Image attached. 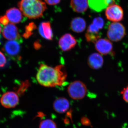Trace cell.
<instances>
[{"label": "cell", "mask_w": 128, "mask_h": 128, "mask_svg": "<svg viewBox=\"0 0 128 128\" xmlns=\"http://www.w3.org/2000/svg\"><path fill=\"white\" fill-rule=\"evenodd\" d=\"M114 0H88V6L94 11L100 12L114 4Z\"/></svg>", "instance_id": "obj_10"}, {"label": "cell", "mask_w": 128, "mask_h": 128, "mask_svg": "<svg viewBox=\"0 0 128 128\" xmlns=\"http://www.w3.org/2000/svg\"><path fill=\"white\" fill-rule=\"evenodd\" d=\"M38 32L42 37L48 40H51L53 38V34L50 22H43L38 28Z\"/></svg>", "instance_id": "obj_15"}, {"label": "cell", "mask_w": 128, "mask_h": 128, "mask_svg": "<svg viewBox=\"0 0 128 128\" xmlns=\"http://www.w3.org/2000/svg\"><path fill=\"white\" fill-rule=\"evenodd\" d=\"M53 106L54 109L57 112L64 113L68 110L70 102L64 98H59L54 101Z\"/></svg>", "instance_id": "obj_16"}, {"label": "cell", "mask_w": 128, "mask_h": 128, "mask_svg": "<svg viewBox=\"0 0 128 128\" xmlns=\"http://www.w3.org/2000/svg\"><path fill=\"white\" fill-rule=\"evenodd\" d=\"M69 96L74 100H80L84 97L87 92L86 86L83 82L77 80L70 83L68 88Z\"/></svg>", "instance_id": "obj_4"}, {"label": "cell", "mask_w": 128, "mask_h": 128, "mask_svg": "<svg viewBox=\"0 0 128 128\" xmlns=\"http://www.w3.org/2000/svg\"><path fill=\"white\" fill-rule=\"evenodd\" d=\"M6 58L3 53L0 51V68H2L6 65Z\"/></svg>", "instance_id": "obj_21"}, {"label": "cell", "mask_w": 128, "mask_h": 128, "mask_svg": "<svg viewBox=\"0 0 128 128\" xmlns=\"http://www.w3.org/2000/svg\"><path fill=\"white\" fill-rule=\"evenodd\" d=\"M70 6L73 10L78 13L86 11L88 8V0H71Z\"/></svg>", "instance_id": "obj_17"}, {"label": "cell", "mask_w": 128, "mask_h": 128, "mask_svg": "<svg viewBox=\"0 0 128 128\" xmlns=\"http://www.w3.org/2000/svg\"><path fill=\"white\" fill-rule=\"evenodd\" d=\"M40 128H57L56 124L52 120H45L41 122Z\"/></svg>", "instance_id": "obj_20"}, {"label": "cell", "mask_w": 128, "mask_h": 128, "mask_svg": "<svg viewBox=\"0 0 128 128\" xmlns=\"http://www.w3.org/2000/svg\"><path fill=\"white\" fill-rule=\"evenodd\" d=\"M36 28V26L34 22H32L26 26L25 33L23 36L25 38H28L32 34L33 32Z\"/></svg>", "instance_id": "obj_19"}, {"label": "cell", "mask_w": 128, "mask_h": 128, "mask_svg": "<svg viewBox=\"0 0 128 128\" xmlns=\"http://www.w3.org/2000/svg\"><path fill=\"white\" fill-rule=\"evenodd\" d=\"M19 98L14 92H8L2 96L0 102L3 107L6 108H15L19 103Z\"/></svg>", "instance_id": "obj_7"}, {"label": "cell", "mask_w": 128, "mask_h": 128, "mask_svg": "<svg viewBox=\"0 0 128 128\" xmlns=\"http://www.w3.org/2000/svg\"><path fill=\"white\" fill-rule=\"evenodd\" d=\"M1 31V27L0 25V33Z\"/></svg>", "instance_id": "obj_25"}, {"label": "cell", "mask_w": 128, "mask_h": 128, "mask_svg": "<svg viewBox=\"0 0 128 128\" xmlns=\"http://www.w3.org/2000/svg\"><path fill=\"white\" fill-rule=\"evenodd\" d=\"M105 16L109 20L114 22H120L123 18V10L118 5L113 4L107 8Z\"/></svg>", "instance_id": "obj_6"}, {"label": "cell", "mask_w": 128, "mask_h": 128, "mask_svg": "<svg viewBox=\"0 0 128 128\" xmlns=\"http://www.w3.org/2000/svg\"><path fill=\"white\" fill-rule=\"evenodd\" d=\"M121 94L123 98L126 102L128 103V85L121 92Z\"/></svg>", "instance_id": "obj_22"}, {"label": "cell", "mask_w": 128, "mask_h": 128, "mask_svg": "<svg viewBox=\"0 0 128 128\" xmlns=\"http://www.w3.org/2000/svg\"><path fill=\"white\" fill-rule=\"evenodd\" d=\"M9 20L6 15L0 16V24H1L4 26H6L9 24Z\"/></svg>", "instance_id": "obj_23"}, {"label": "cell", "mask_w": 128, "mask_h": 128, "mask_svg": "<svg viewBox=\"0 0 128 128\" xmlns=\"http://www.w3.org/2000/svg\"><path fill=\"white\" fill-rule=\"evenodd\" d=\"M88 63L91 68L97 70L101 68L103 65V58L100 54L93 53L89 56Z\"/></svg>", "instance_id": "obj_14"}, {"label": "cell", "mask_w": 128, "mask_h": 128, "mask_svg": "<svg viewBox=\"0 0 128 128\" xmlns=\"http://www.w3.org/2000/svg\"><path fill=\"white\" fill-rule=\"evenodd\" d=\"M86 26V21L80 17L73 18L70 23V27L72 31L77 33L83 32Z\"/></svg>", "instance_id": "obj_18"}, {"label": "cell", "mask_w": 128, "mask_h": 128, "mask_svg": "<svg viewBox=\"0 0 128 128\" xmlns=\"http://www.w3.org/2000/svg\"><path fill=\"white\" fill-rule=\"evenodd\" d=\"M18 6L23 15L30 19L40 18L47 8L42 0H20Z\"/></svg>", "instance_id": "obj_2"}, {"label": "cell", "mask_w": 128, "mask_h": 128, "mask_svg": "<svg viewBox=\"0 0 128 128\" xmlns=\"http://www.w3.org/2000/svg\"><path fill=\"white\" fill-rule=\"evenodd\" d=\"M58 44L60 48L63 51H67L75 46L76 41L72 34H66L60 38Z\"/></svg>", "instance_id": "obj_8"}, {"label": "cell", "mask_w": 128, "mask_h": 128, "mask_svg": "<svg viewBox=\"0 0 128 128\" xmlns=\"http://www.w3.org/2000/svg\"><path fill=\"white\" fill-rule=\"evenodd\" d=\"M103 18L100 17L94 18L92 23L89 25L86 33V38L88 42L95 43L100 37V31L104 26Z\"/></svg>", "instance_id": "obj_3"}, {"label": "cell", "mask_w": 128, "mask_h": 128, "mask_svg": "<svg viewBox=\"0 0 128 128\" xmlns=\"http://www.w3.org/2000/svg\"><path fill=\"white\" fill-rule=\"evenodd\" d=\"M2 36L8 40H16L20 38L17 27L13 24H8L5 26L2 31Z\"/></svg>", "instance_id": "obj_9"}, {"label": "cell", "mask_w": 128, "mask_h": 128, "mask_svg": "<svg viewBox=\"0 0 128 128\" xmlns=\"http://www.w3.org/2000/svg\"><path fill=\"white\" fill-rule=\"evenodd\" d=\"M95 48L99 54L106 55L112 52V44L108 40L102 38L98 39L95 42Z\"/></svg>", "instance_id": "obj_11"}, {"label": "cell", "mask_w": 128, "mask_h": 128, "mask_svg": "<svg viewBox=\"0 0 128 128\" xmlns=\"http://www.w3.org/2000/svg\"><path fill=\"white\" fill-rule=\"evenodd\" d=\"M44 1L48 4L50 6H54L60 3L61 0H44Z\"/></svg>", "instance_id": "obj_24"}, {"label": "cell", "mask_w": 128, "mask_h": 128, "mask_svg": "<svg viewBox=\"0 0 128 128\" xmlns=\"http://www.w3.org/2000/svg\"><path fill=\"white\" fill-rule=\"evenodd\" d=\"M4 50L8 55L15 56L20 52V47L18 42L16 40H9L5 44Z\"/></svg>", "instance_id": "obj_12"}, {"label": "cell", "mask_w": 128, "mask_h": 128, "mask_svg": "<svg viewBox=\"0 0 128 128\" xmlns=\"http://www.w3.org/2000/svg\"><path fill=\"white\" fill-rule=\"evenodd\" d=\"M125 34V28L121 23L114 22L109 25L107 36L111 41L114 42L120 41L123 38Z\"/></svg>", "instance_id": "obj_5"}, {"label": "cell", "mask_w": 128, "mask_h": 128, "mask_svg": "<svg viewBox=\"0 0 128 128\" xmlns=\"http://www.w3.org/2000/svg\"><path fill=\"white\" fill-rule=\"evenodd\" d=\"M6 16L9 22L13 24L20 23L22 19V13L20 9L13 8L8 9L6 12Z\"/></svg>", "instance_id": "obj_13"}, {"label": "cell", "mask_w": 128, "mask_h": 128, "mask_svg": "<svg viewBox=\"0 0 128 128\" xmlns=\"http://www.w3.org/2000/svg\"><path fill=\"white\" fill-rule=\"evenodd\" d=\"M67 74L64 66L60 65L54 68L42 64L36 74V79L41 86L53 87L62 86L66 80Z\"/></svg>", "instance_id": "obj_1"}]
</instances>
